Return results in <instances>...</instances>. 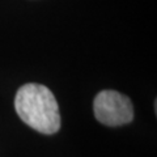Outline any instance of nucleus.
Listing matches in <instances>:
<instances>
[{"label": "nucleus", "instance_id": "1", "mask_svg": "<svg viewBox=\"0 0 157 157\" xmlns=\"http://www.w3.org/2000/svg\"><path fill=\"white\" fill-rule=\"evenodd\" d=\"M14 109L29 127L41 134L51 135L60 128L58 102L52 92L45 85H22L14 97Z\"/></svg>", "mask_w": 157, "mask_h": 157}, {"label": "nucleus", "instance_id": "2", "mask_svg": "<svg viewBox=\"0 0 157 157\" xmlns=\"http://www.w3.org/2000/svg\"><path fill=\"white\" fill-rule=\"evenodd\" d=\"M93 110L98 122L106 126H123L134 118V107L128 97L115 90H102L94 98Z\"/></svg>", "mask_w": 157, "mask_h": 157}]
</instances>
